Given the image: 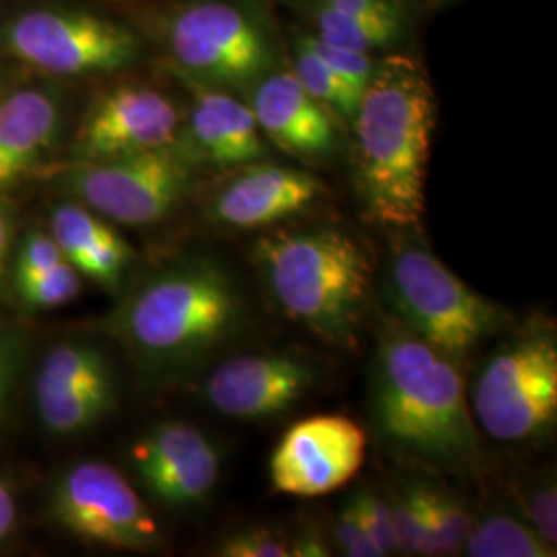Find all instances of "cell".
Returning <instances> with one entry per match:
<instances>
[{
  "mask_svg": "<svg viewBox=\"0 0 557 557\" xmlns=\"http://www.w3.org/2000/svg\"><path fill=\"white\" fill-rule=\"evenodd\" d=\"M436 94L407 52L382 54L349 124L351 178L363 215L386 227H413L425 211Z\"/></svg>",
  "mask_w": 557,
  "mask_h": 557,
  "instance_id": "6da1fadb",
  "label": "cell"
},
{
  "mask_svg": "<svg viewBox=\"0 0 557 557\" xmlns=\"http://www.w3.org/2000/svg\"><path fill=\"white\" fill-rule=\"evenodd\" d=\"M372 416L380 440L400 457L444 469H465L479 457L457 366L397 322L380 329Z\"/></svg>",
  "mask_w": 557,
  "mask_h": 557,
  "instance_id": "7a4b0ae2",
  "label": "cell"
},
{
  "mask_svg": "<svg viewBox=\"0 0 557 557\" xmlns=\"http://www.w3.org/2000/svg\"><path fill=\"white\" fill-rule=\"evenodd\" d=\"M135 21L156 62L244 96L285 62L269 0H110Z\"/></svg>",
  "mask_w": 557,
  "mask_h": 557,
  "instance_id": "3957f363",
  "label": "cell"
},
{
  "mask_svg": "<svg viewBox=\"0 0 557 557\" xmlns=\"http://www.w3.org/2000/svg\"><path fill=\"white\" fill-rule=\"evenodd\" d=\"M246 299L213 260L180 262L140 283L112 317L114 333L151 374H174L238 337Z\"/></svg>",
  "mask_w": 557,
  "mask_h": 557,
  "instance_id": "277c9868",
  "label": "cell"
},
{
  "mask_svg": "<svg viewBox=\"0 0 557 557\" xmlns=\"http://www.w3.org/2000/svg\"><path fill=\"white\" fill-rule=\"evenodd\" d=\"M0 60L60 83L140 71L156 54L139 25L110 0L0 2Z\"/></svg>",
  "mask_w": 557,
  "mask_h": 557,
  "instance_id": "5b68a950",
  "label": "cell"
},
{
  "mask_svg": "<svg viewBox=\"0 0 557 557\" xmlns=\"http://www.w3.org/2000/svg\"><path fill=\"white\" fill-rule=\"evenodd\" d=\"M252 259L287 319L331 345H356L372 260L354 234L337 225L281 230L255 242Z\"/></svg>",
  "mask_w": 557,
  "mask_h": 557,
  "instance_id": "8992f818",
  "label": "cell"
},
{
  "mask_svg": "<svg viewBox=\"0 0 557 557\" xmlns=\"http://www.w3.org/2000/svg\"><path fill=\"white\" fill-rule=\"evenodd\" d=\"M388 299L400 324L453 363L469 358L506 322L502 308L479 296L419 244L395 250Z\"/></svg>",
  "mask_w": 557,
  "mask_h": 557,
  "instance_id": "52a82bcc",
  "label": "cell"
},
{
  "mask_svg": "<svg viewBox=\"0 0 557 557\" xmlns=\"http://www.w3.org/2000/svg\"><path fill=\"white\" fill-rule=\"evenodd\" d=\"M475 423L498 442L547 436L557 418V337L531 322L485 359L473 384Z\"/></svg>",
  "mask_w": 557,
  "mask_h": 557,
  "instance_id": "ba28073f",
  "label": "cell"
},
{
  "mask_svg": "<svg viewBox=\"0 0 557 557\" xmlns=\"http://www.w3.org/2000/svg\"><path fill=\"white\" fill-rule=\"evenodd\" d=\"M197 165L178 143L114 160L66 163L60 186L103 220L145 227L168 220L193 188Z\"/></svg>",
  "mask_w": 557,
  "mask_h": 557,
  "instance_id": "9c48e42d",
  "label": "cell"
},
{
  "mask_svg": "<svg viewBox=\"0 0 557 557\" xmlns=\"http://www.w3.org/2000/svg\"><path fill=\"white\" fill-rule=\"evenodd\" d=\"M135 73L106 79L69 140V163L103 161L176 145L184 124L180 101Z\"/></svg>",
  "mask_w": 557,
  "mask_h": 557,
  "instance_id": "30bf717a",
  "label": "cell"
},
{
  "mask_svg": "<svg viewBox=\"0 0 557 557\" xmlns=\"http://www.w3.org/2000/svg\"><path fill=\"white\" fill-rule=\"evenodd\" d=\"M50 515L66 533L94 545L147 552L161 543L160 524L135 487L101 460H81L62 473Z\"/></svg>",
  "mask_w": 557,
  "mask_h": 557,
  "instance_id": "8fae6325",
  "label": "cell"
},
{
  "mask_svg": "<svg viewBox=\"0 0 557 557\" xmlns=\"http://www.w3.org/2000/svg\"><path fill=\"white\" fill-rule=\"evenodd\" d=\"M66 85L21 73L0 96V195L20 188L57 158L69 122Z\"/></svg>",
  "mask_w": 557,
  "mask_h": 557,
  "instance_id": "7c38bea8",
  "label": "cell"
},
{
  "mask_svg": "<svg viewBox=\"0 0 557 557\" xmlns=\"http://www.w3.org/2000/svg\"><path fill=\"white\" fill-rule=\"evenodd\" d=\"M366 457V434L345 416L301 419L271 457V481L277 492L317 498L358 475Z\"/></svg>",
  "mask_w": 557,
  "mask_h": 557,
  "instance_id": "4fadbf2b",
  "label": "cell"
},
{
  "mask_svg": "<svg viewBox=\"0 0 557 557\" xmlns=\"http://www.w3.org/2000/svg\"><path fill=\"white\" fill-rule=\"evenodd\" d=\"M156 66L184 91L186 106L178 145L197 168H238L267 156L259 122L242 96L190 79L158 62Z\"/></svg>",
  "mask_w": 557,
  "mask_h": 557,
  "instance_id": "5bb4252c",
  "label": "cell"
},
{
  "mask_svg": "<svg viewBox=\"0 0 557 557\" xmlns=\"http://www.w3.org/2000/svg\"><path fill=\"white\" fill-rule=\"evenodd\" d=\"M317 384V370L294 354H252L220 363L205 382L207 403L225 418L273 419L289 411Z\"/></svg>",
  "mask_w": 557,
  "mask_h": 557,
  "instance_id": "9a60e30c",
  "label": "cell"
},
{
  "mask_svg": "<svg viewBox=\"0 0 557 557\" xmlns=\"http://www.w3.org/2000/svg\"><path fill=\"white\" fill-rule=\"evenodd\" d=\"M131 462L156 498L176 508L200 504L220 479L218 448L186 421H161L131 448Z\"/></svg>",
  "mask_w": 557,
  "mask_h": 557,
  "instance_id": "2e32d148",
  "label": "cell"
},
{
  "mask_svg": "<svg viewBox=\"0 0 557 557\" xmlns=\"http://www.w3.org/2000/svg\"><path fill=\"white\" fill-rule=\"evenodd\" d=\"M262 137L298 160H331L343 145V124L314 100L283 62L260 77L244 96Z\"/></svg>",
  "mask_w": 557,
  "mask_h": 557,
  "instance_id": "e0dca14e",
  "label": "cell"
},
{
  "mask_svg": "<svg viewBox=\"0 0 557 557\" xmlns=\"http://www.w3.org/2000/svg\"><path fill=\"white\" fill-rule=\"evenodd\" d=\"M213 193L211 218L234 230H260L308 211L324 195L314 174L277 163H244Z\"/></svg>",
  "mask_w": 557,
  "mask_h": 557,
  "instance_id": "ac0fdd59",
  "label": "cell"
},
{
  "mask_svg": "<svg viewBox=\"0 0 557 557\" xmlns=\"http://www.w3.org/2000/svg\"><path fill=\"white\" fill-rule=\"evenodd\" d=\"M320 40L368 54L400 52L411 38V11L388 0H281Z\"/></svg>",
  "mask_w": 557,
  "mask_h": 557,
  "instance_id": "d6986e66",
  "label": "cell"
},
{
  "mask_svg": "<svg viewBox=\"0 0 557 557\" xmlns=\"http://www.w3.org/2000/svg\"><path fill=\"white\" fill-rule=\"evenodd\" d=\"M50 236L81 277L91 278L110 292L119 289L135 257V250L114 230L112 221L103 220L75 199L62 200L52 209Z\"/></svg>",
  "mask_w": 557,
  "mask_h": 557,
  "instance_id": "ffe728a7",
  "label": "cell"
},
{
  "mask_svg": "<svg viewBox=\"0 0 557 557\" xmlns=\"http://www.w3.org/2000/svg\"><path fill=\"white\" fill-rule=\"evenodd\" d=\"M287 32L289 34L285 38V64L298 77L304 89L314 100H319L345 128H349L361 100V91L351 87L347 81L341 79L337 73L320 59L301 38L298 25H292Z\"/></svg>",
  "mask_w": 557,
  "mask_h": 557,
  "instance_id": "44dd1931",
  "label": "cell"
},
{
  "mask_svg": "<svg viewBox=\"0 0 557 557\" xmlns=\"http://www.w3.org/2000/svg\"><path fill=\"white\" fill-rule=\"evenodd\" d=\"M114 405L116 384L36 393L41 425L54 436H73L94 428L114 409Z\"/></svg>",
  "mask_w": 557,
  "mask_h": 557,
  "instance_id": "7402d4cb",
  "label": "cell"
},
{
  "mask_svg": "<svg viewBox=\"0 0 557 557\" xmlns=\"http://www.w3.org/2000/svg\"><path fill=\"white\" fill-rule=\"evenodd\" d=\"M116 384L110 359L100 347L85 341H62L41 359L38 391H69Z\"/></svg>",
  "mask_w": 557,
  "mask_h": 557,
  "instance_id": "603a6c76",
  "label": "cell"
},
{
  "mask_svg": "<svg viewBox=\"0 0 557 557\" xmlns=\"http://www.w3.org/2000/svg\"><path fill=\"white\" fill-rule=\"evenodd\" d=\"M462 549L471 557L556 556L554 547L543 541L527 520L512 517L506 510L487 512L473 524Z\"/></svg>",
  "mask_w": 557,
  "mask_h": 557,
  "instance_id": "cb8c5ba5",
  "label": "cell"
},
{
  "mask_svg": "<svg viewBox=\"0 0 557 557\" xmlns=\"http://www.w3.org/2000/svg\"><path fill=\"white\" fill-rule=\"evenodd\" d=\"M423 508L430 520V535L434 556H455L471 533V517L465 506L448 492L419 485Z\"/></svg>",
  "mask_w": 557,
  "mask_h": 557,
  "instance_id": "d4e9b609",
  "label": "cell"
},
{
  "mask_svg": "<svg viewBox=\"0 0 557 557\" xmlns=\"http://www.w3.org/2000/svg\"><path fill=\"white\" fill-rule=\"evenodd\" d=\"M398 552L407 556H432L430 527L419 496V485L403 487L388 499Z\"/></svg>",
  "mask_w": 557,
  "mask_h": 557,
  "instance_id": "484cf974",
  "label": "cell"
},
{
  "mask_svg": "<svg viewBox=\"0 0 557 557\" xmlns=\"http://www.w3.org/2000/svg\"><path fill=\"white\" fill-rule=\"evenodd\" d=\"M21 301L29 310H50L59 308L79 296L81 273L69 262L62 260L40 277L15 285Z\"/></svg>",
  "mask_w": 557,
  "mask_h": 557,
  "instance_id": "4316f807",
  "label": "cell"
},
{
  "mask_svg": "<svg viewBox=\"0 0 557 557\" xmlns=\"http://www.w3.org/2000/svg\"><path fill=\"white\" fill-rule=\"evenodd\" d=\"M299 32H301V38L306 40V44L337 73L341 79L347 81L351 87H356L363 94V89L368 87V83L372 79V73L376 69V62H379L376 54H368V52L329 44V41L312 36L304 27H299Z\"/></svg>",
  "mask_w": 557,
  "mask_h": 557,
  "instance_id": "83f0119b",
  "label": "cell"
},
{
  "mask_svg": "<svg viewBox=\"0 0 557 557\" xmlns=\"http://www.w3.org/2000/svg\"><path fill=\"white\" fill-rule=\"evenodd\" d=\"M520 508L527 522L537 531L552 547L557 543V494L556 481L545 478L527 483L520 492Z\"/></svg>",
  "mask_w": 557,
  "mask_h": 557,
  "instance_id": "f1b7e54d",
  "label": "cell"
},
{
  "mask_svg": "<svg viewBox=\"0 0 557 557\" xmlns=\"http://www.w3.org/2000/svg\"><path fill=\"white\" fill-rule=\"evenodd\" d=\"M221 557H292L289 541L269 527L238 529L218 545Z\"/></svg>",
  "mask_w": 557,
  "mask_h": 557,
  "instance_id": "f546056e",
  "label": "cell"
},
{
  "mask_svg": "<svg viewBox=\"0 0 557 557\" xmlns=\"http://www.w3.org/2000/svg\"><path fill=\"white\" fill-rule=\"evenodd\" d=\"M354 504L358 508L359 518L363 522V529L376 543L382 556L398 554L397 535L393 527L391 504L384 496H380L374 490H359L354 496Z\"/></svg>",
  "mask_w": 557,
  "mask_h": 557,
  "instance_id": "4dcf8cb0",
  "label": "cell"
},
{
  "mask_svg": "<svg viewBox=\"0 0 557 557\" xmlns=\"http://www.w3.org/2000/svg\"><path fill=\"white\" fill-rule=\"evenodd\" d=\"M62 260L66 259L62 257L59 244L50 234H46L41 230L29 232L21 244L20 257L15 264V285L40 277L46 271L60 264Z\"/></svg>",
  "mask_w": 557,
  "mask_h": 557,
  "instance_id": "1f68e13d",
  "label": "cell"
},
{
  "mask_svg": "<svg viewBox=\"0 0 557 557\" xmlns=\"http://www.w3.org/2000/svg\"><path fill=\"white\" fill-rule=\"evenodd\" d=\"M335 539L341 552L351 557H382L376 543L363 529L354 498L343 504L335 520Z\"/></svg>",
  "mask_w": 557,
  "mask_h": 557,
  "instance_id": "d6a6232c",
  "label": "cell"
},
{
  "mask_svg": "<svg viewBox=\"0 0 557 557\" xmlns=\"http://www.w3.org/2000/svg\"><path fill=\"white\" fill-rule=\"evenodd\" d=\"M17 368V347L11 331L0 322V418L7 411L9 393Z\"/></svg>",
  "mask_w": 557,
  "mask_h": 557,
  "instance_id": "836d02e7",
  "label": "cell"
},
{
  "mask_svg": "<svg viewBox=\"0 0 557 557\" xmlns=\"http://www.w3.org/2000/svg\"><path fill=\"white\" fill-rule=\"evenodd\" d=\"M289 556L326 557L331 556V549L319 527L306 524L299 529L298 535L289 541Z\"/></svg>",
  "mask_w": 557,
  "mask_h": 557,
  "instance_id": "e575fe53",
  "label": "cell"
},
{
  "mask_svg": "<svg viewBox=\"0 0 557 557\" xmlns=\"http://www.w3.org/2000/svg\"><path fill=\"white\" fill-rule=\"evenodd\" d=\"M11 239H13V209L0 195V287H2V278L7 273Z\"/></svg>",
  "mask_w": 557,
  "mask_h": 557,
  "instance_id": "d590c367",
  "label": "cell"
},
{
  "mask_svg": "<svg viewBox=\"0 0 557 557\" xmlns=\"http://www.w3.org/2000/svg\"><path fill=\"white\" fill-rule=\"evenodd\" d=\"M17 518V504L4 481H0V543L9 537Z\"/></svg>",
  "mask_w": 557,
  "mask_h": 557,
  "instance_id": "8d00e7d4",
  "label": "cell"
},
{
  "mask_svg": "<svg viewBox=\"0 0 557 557\" xmlns=\"http://www.w3.org/2000/svg\"><path fill=\"white\" fill-rule=\"evenodd\" d=\"M23 71L20 69H15V66H11V64H7L4 60H0V96L7 91V87L13 83V81L20 77Z\"/></svg>",
  "mask_w": 557,
  "mask_h": 557,
  "instance_id": "74e56055",
  "label": "cell"
},
{
  "mask_svg": "<svg viewBox=\"0 0 557 557\" xmlns=\"http://www.w3.org/2000/svg\"><path fill=\"white\" fill-rule=\"evenodd\" d=\"M388 2H395V4L403 7V9H407V11H411V7L416 4V0H388Z\"/></svg>",
  "mask_w": 557,
  "mask_h": 557,
  "instance_id": "f35d334b",
  "label": "cell"
},
{
  "mask_svg": "<svg viewBox=\"0 0 557 557\" xmlns=\"http://www.w3.org/2000/svg\"><path fill=\"white\" fill-rule=\"evenodd\" d=\"M430 2H453V0H430Z\"/></svg>",
  "mask_w": 557,
  "mask_h": 557,
  "instance_id": "ab89813d",
  "label": "cell"
}]
</instances>
